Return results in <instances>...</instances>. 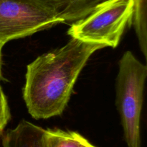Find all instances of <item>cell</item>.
<instances>
[{"instance_id":"obj_1","label":"cell","mask_w":147,"mask_h":147,"mask_svg":"<svg viewBox=\"0 0 147 147\" xmlns=\"http://www.w3.org/2000/svg\"><path fill=\"white\" fill-rule=\"evenodd\" d=\"M98 43L72 38L64 46L42 55L27 66L23 97L35 119L63 113L80 71L96 50Z\"/></svg>"},{"instance_id":"obj_2","label":"cell","mask_w":147,"mask_h":147,"mask_svg":"<svg viewBox=\"0 0 147 147\" xmlns=\"http://www.w3.org/2000/svg\"><path fill=\"white\" fill-rule=\"evenodd\" d=\"M147 67L132 52H125L119 63L116 106L128 147L141 146L140 121Z\"/></svg>"},{"instance_id":"obj_3","label":"cell","mask_w":147,"mask_h":147,"mask_svg":"<svg viewBox=\"0 0 147 147\" xmlns=\"http://www.w3.org/2000/svg\"><path fill=\"white\" fill-rule=\"evenodd\" d=\"M133 0H103L67 31L72 38L116 48L132 23Z\"/></svg>"},{"instance_id":"obj_4","label":"cell","mask_w":147,"mask_h":147,"mask_svg":"<svg viewBox=\"0 0 147 147\" xmlns=\"http://www.w3.org/2000/svg\"><path fill=\"white\" fill-rule=\"evenodd\" d=\"M62 22L39 0H0V43L4 46Z\"/></svg>"},{"instance_id":"obj_5","label":"cell","mask_w":147,"mask_h":147,"mask_svg":"<svg viewBox=\"0 0 147 147\" xmlns=\"http://www.w3.org/2000/svg\"><path fill=\"white\" fill-rule=\"evenodd\" d=\"M2 147H49L47 130L22 120L4 134Z\"/></svg>"},{"instance_id":"obj_6","label":"cell","mask_w":147,"mask_h":147,"mask_svg":"<svg viewBox=\"0 0 147 147\" xmlns=\"http://www.w3.org/2000/svg\"><path fill=\"white\" fill-rule=\"evenodd\" d=\"M60 19L76 22L87 16L103 0H39Z\"/></svg>"},{"instance_id":"obj_7","label":"cell","mask_w":147,"mask_h":147,"mask_svg":"<svg viewBox=\"0 0 147 147\" xmlns=\"http://www.w3.org/2000/svg\"><path fill=\"white\" fill-rule=\"evenodd\" d=\"M49 147H96L80 133L60 129H47Z\"/></svg>"},{"instance_id":"obj_8","label":"cell","mask_w":147,"mask_h":147,"mask_svg":"<svg viewBox=\"0 0 147 147\" xmlns=\"http://www.w3.org/2000/svg\"><path fill=\"white\" fill-rule=\"evenodd\" d=\"M146 1L147 0H133L132 17V23L134 26L140 49L145 59L147 57Z\"/></svg>"},{"instance_id":"obj_9","label":"cell","mask_w":147,"mask_h":147,"mask_svg":"<svg viewBox=\"0 0 147 147\" xmlns=\"http://www.w3.org/2000/svg\"><path fill=\"white\" fill-rule=\"evenodd\" d=\"M10 119V112L5 95L0 86V135Z\"/></svg>"},{"instance_id":"obj_10","label":"cell","mask_w":147,"mask_h":147,"mask_svg":"<svg viewBox=\"0 0 147 147\" xmlns=\"http://www.w3.org/2000/svg\"><path fill=\"white\" fill-rule=\"evenodd\" d=\"M3 46L4 45L2 43H0V81L2 79V76H1V49H2Z\"/></svg>"}]
</instances>
